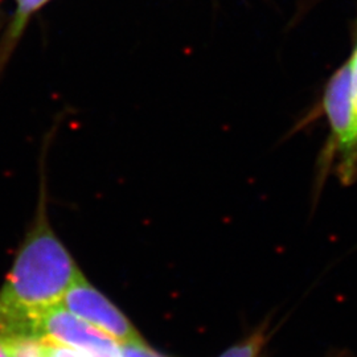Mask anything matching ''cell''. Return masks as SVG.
Wrapping results in <instances>:
<instances>
[{
	"instance_id": "obj_1",
	"label": "cell",
	"mask_w": 357,
	"mask_h": 357,
	"mask_svg": "<svg viewBox=\"0 0 357 357\" xmlns=\"http://www.w3.org/2000/svg\"><path fill=\"white\" fill-rule=\"evenodd\" d=\"M81 278L82 273L44 211L38 212L0 289V333L29 335L38 318L60 306L66 291Z\"/></svg>"
},
{
	"instance_id": "obj_2",
	"label": "cell",
	"mask_w": 357,
	"mask_h": 357,
	"mask_svg": "<svg viewBox=\"0 0 357 357\" xmlns=\"http://www.w3.org/2000/svg\"><path fill=\"white\" fill-rule=\"evenodd\" d=\"M29 335L70 348L85 357H121L119 344L113 337L78 318L63 305L40 317Z\"/></svg>"
},
{
	"instance_id": "obj_3",
	"label": "cell",
	"mask_w": 357,
	"mask_h": 357,
	"mask_svg": "<svg viewBox=\"0 0 357 357\" xmlns=\"http://www.w3.org/2000/svg\"><path fill=\"white\" fill-rule=\"evenodd\" d=\"M61 305L113 337L118 344L144 342L130 320L85 278H81L66 291Z\"/></svg>"
},
{
	"instance_id": "obj_4",
	"label": "cell",
	"mask_w": 357,
	"mask_h": 357,
	"mask_svg": "<svg viewBox=\"0 0 357 357\" xmlns=\"http://www.w3.org/2000/svg\"><path fill=\"white\" fill-rule=\"evenodd\" d=\"M324 107L336 149L342 156V175L347 180L352 178L357 172V123L352 106L349 64L332 77L326 91Z\"/></svg>"
},
{
	"instance_id": "obj_5",
	"label": "cell",
	"mask_w": 357,
	"mask_h": 357,
	"mask_svg": "<svg viewBox=\"0 0 357 357\" xmlns=\"http://www.w3.org/2000/svg\"><path fill=\"white\" fill-rule=\"evenodd\" d=\"M48 0H17V8L13 16V24L6 38V50L7 52L13 48V44L22 35L29 16L38 8L45 4Z\"/></svg>"
},
{
	"instance_id": "obj_6",
	"label": "cell",
	"mask_w": 357,
	"mask_h": 357,
	"mask_svg": "<svg viewBox=\"0 0 357 357\" xmlns=\"http://www.w3.org/2000/svg\"><path fill=\"white\" fill-rule=\"evenodd\" d=\"M8 339L13 357H48V344L38 336L15 335Z\"/></svg>"
},
{
	"instance_id": "obj_7",
	"label": "cell",
	"mask_w": 357,
	"mask_h": 357,
	"mask_svg": "<svg viewBox=\"0 0 357 357\" xmlns=\"http://www.w3.org/2000/svg\"><path fill=\"white\" fill-rule=\"evenodd\" d=\"M262 344H264V336L261 333H257L248 342L231 347L220 357H257L262 348Z\"/></svg>"
},
{
	"instance_id": "obj_8",
	"label": "cell",
	"mask_w": 357,
	"mask_h": 357,
	"mask_svg": "<svg viewBox=\"0 0 357 357\" xmlns=\"http://www.w3.org/2000/svg\"><path fill=\"white\" fill-rule=\"evenodd\" d=\"M119 352L121 357H165L151 349L146 342L119 344Z\"/></svg>"
},
{
	"instance_id": "obj_9",
	"label": "cell",
	"mask_w": 357,
	"mask_h": 357,
	"mask_svg": "<svg viewBox=\"0 0 357 357\" xmlns=\"http://www.w3.org/2000/svg\"><path fill=\"white\" fill-rule=\"evenodd\" d=\"M349 64L351 70V94H352V106H354V114L357 123V47L356 51L354 53Z\"/></svg>"
},
{
	"instance_id": "obj_10",
	"label": "cell",
	"mask_w": 357,
	"mask_h": 357,
	"mask_svg": "<svg viewBox=\"0 0 357 357\" xmlns=\"http://www.w3.org/2000/svg\"><path fill=\"white\" fill-rule=\"evenodd\" d=\"M47 344H48V357H85L84 355L76 352V351L70 349V348H66V347L52 344V343H47Z\"/></svg>"
},
{
	"instance_id": "obj_11",
	"label": "cell",
	"mask_w": 357,
	"mask_h": 357,
	"mask_svg": "<svg viewBox=\"0 0 357 357\" xmlns=\"http://www.w3.org/2000/svg\"><path fill=\"white\" fill-rule=\"evenodd\" d=\"M0 357H13L10 339L6 335L0 333Z\"/></svg>"
}]
</instances>
